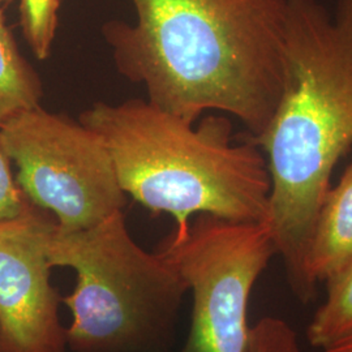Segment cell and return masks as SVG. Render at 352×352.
<instances>
[{
    "mask_svg": "<svg viewBox=\"0 0 352 352\" xmlns=\"http://www.w3.org/2000/svg\"><path fill=\"white\" fill-rule=\"evenodd\" d=\"M131 1L133 24L103 26L118 71L189 123L221 111L260 135L282 90L287 0Z\"/></svg>",
    "mask_w": 352,
    "mask_h": 352,
    "instance_id": "6da1fadb",
    "label": "cell"
},
{
    "mask_svg": "<svg viewBox=\"0 0 352 352\" xmlns=\"http://www.w3.org/2000/svg\"><path fill=\"white\" fill-rule=\"evenodd\" d=\"M270 175L267 223L302 302L316 298L305 257L340 157L352 146V0L331 17L317 0H287L283 81L257 136Z\"/></svg>",
    "mask_w": 352,
    "mask_h": 352,
    "instance_id": "7a4b0ae2",
    "label": "cell"
},
{
    "mask_svg": "<svg viewBox=\"0 0 352 352\" xmlns=\"http://www.w3.org/2000/svg\"><path fill=\"white\" fill-rule=\"evenodd\" d=\"M80 122L110 153L124 193L174 217L176 238L195 214L266 221L272 183L264 153L250 139L235 142L226 116L212 113L195 126L148 100H128L97 102Z\"/></svg>",
    "mask_w": 352,
    "mask_h": 352,
    "instance_id": "3957f363",
    "label": "cell"
},
{
    "mask_svg": "<svg viewBox=\"0 0 352 352\" xmlns=\"http://www.w3.org/2000/svg\"><path fill=\"white\" fill-rule=\"evenodd\" d=\"M52 267H69L76 285L62 298L72 314L65 329L75 352H151L170 340L186 280L160 252L131 236L123 210L96 226L49 236Z\"/></svg>",
    "mask_w": 352,
    "mask_h": 352,
    "instance_id": "277c9868",
    "label": "cell"
},
{
    "mask_svg": "<svg viewBox=\"0 0 352 352\" xmlns=\"http://www.w3.org/2000/svg\"><path fill=\"white\" fill-rule=\"evenodd\" d=\"M192 294L188 338L182 352H245L252 289L277 254L267 221L235 222L199 214L187 232L157 250Z\"/></svg>",
    "mask_w": 352,
    "mask_h": 352,
    "instance_id": "5b68a950",
    "label": "cell"
},
{
    "mask_svg": "<svg viewBox=\"0 0 352 352\" xmlns=\"http://www.w3.org/2000/svg\"><path fill=\"white\" fill-rule=\"evenodd\" d=\"M0 141L28 200L60 230L96 226L126 206L110 153L80 120L38 106L0 126Z\"/></svg>",
    "mask_w": 352,
    "mask_h": 352,
    "instance_id": "8992f818",
    "label": "cell"
},
{
    "mask_svg": "<svg viewBox=\"0 0 352 352\" xmlns=\"http://www.w3.org/2000/svg\"><path fill=\"white\" fill-rule=\"evenodd\" d=\"M55 218L32 205L0 221V340L4 352H67L62 296L51 283Z\"/></svg>",
    "mask_w": 352,
    "mask_h": 352,
    "instance_id": "52a82bcc",
    "label": "cell"
},
{
    "mask_svg": "<svg viewBox=\"0 0 352 352\" xmlns=\"http://www.w3.org/2000/svg\"><path fill=\"white\" fill-rule=\"evenodd\" d=\"M352 261V164L338 184L329 189L316 221L305 257L312 285L327 282Z\"/></svg>",
    "mask_w": 352,
    "mask_h": 352,
    "instance_id": "ba28073f",
    "label": "cell"
},
{
    "mask_svg": "<svg viewBox=\"0 0 352 352\" xmlns=\"http://www.w3.org/2000/svg\"><path fill=\"white\" fill-rule=\"evenodd\" d=\"M42 84L19 50L0 7V126L17 113L41 106Z\"/></svg>",
    "mask_w": 352,
    "mask_h": 352,
    "instance_id": "9c48e42d",
    "label": "cell"
},
{
    "mask_svg": "<svg viewBox=\"0 0 352 352\" xmlns=\"http://www.w3.org/2000/svg\"><path fill=\"white\" fill-rule=\"evenodd\" d=\"M327 299L307 327V340L327 351L352 336V261L327 279Z\"/></svg>",
    "mask_w": 352,
    "mask_h": 352,
    "instance_id": "30bf717a",
    "label": "cell"
},
{
    "mask_svg": "<svg viewBox=\"0 0 352 352\" xmlns=\"http://www.w3.org/2000/svg\"><path fill=\"white\" fill-rule=\"evenodd\" d=\"M60 0H20V24L38 60L50 56L59 24Z\"/></svg>",
    "mask_w": 352,
    "mask_h": 352,
    "instance_id": "8fae6325",
    "label": "cell"
},
{
    "mask_svg": "<svg viewBox=\"0 0 352 352\" xmlns=\"http://www.w3.org/2000/svg\"><path fill=\"white\" fill-rule=\"evenodd\" d=\"M245 352H302L294 327L279 317L267 316L250 330Z\"/></svg>",
    "mask_w": 352,
    "mask_h": 352,
    "instance_id": "7c38bea8",
    "label": "cell"
},
{
    "mask_svg": "<svg viewBox=\"0 0 352 352\" xmlns=\"http://www.w3.org/2000/svg\"><path fill=\"white\" fill-rule=\"evenodd\" d=\"M11 164L0 141V221L20 215L33 205L17 184Z\"/></svg>",
    "mask_w": 352,
    "mask_h": 352,
    "instance_id": "4fadbf2b",
    "label": "cell"
},
{
    "mask_svg": "<svg viewBox=\"0 0 352 352\" xmlns=\"http://www.w3.org/2000/svg\"><path fill=\"white\" fill-rule=\"evenodd\" d=\"M324 352H352V336L340 340L338 343L333 344L330 349Z\"/></svg>",
    "mask_w": 352,
    "mask_h": 352,
    "instance_id": "5bb4252c",
    "label": "cell"
},
{
    "mask_svg": "<svg viewBox=\"0 0 352 352\" xmlns=\"http://www.w3.org/2000/svg\"><path fill=\"white\" fill-rule=\"evenodd\" d=\"M8 1H11V0H0V7H3V4H7Z\"/></svg>",
    "mask_w": 352,
    "mask_h": 352,
    "instance_id": "9a60e30c",
    "label": "cell"
},
{
    "mask_svg": "<svg viewBox=\"0 0 352 352\" xmlns=\"http://www.w3.org/2000/svg\"><path fill=\"white\" fill-rule=\"evenodd\" d=\"M0 352H4L3 351V346H1V340H0Z\"/></svg>",
    "mask_w": 352,
    "mask_h": 352,
    "instance_id": "2e32d148",
    "label": "cell"
}]
</instances>
